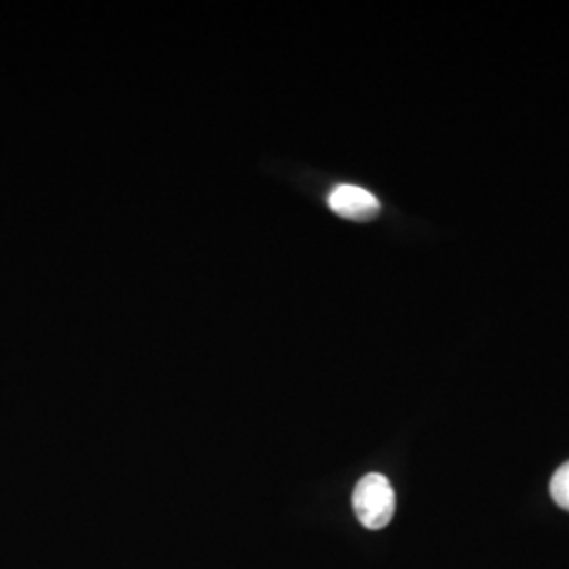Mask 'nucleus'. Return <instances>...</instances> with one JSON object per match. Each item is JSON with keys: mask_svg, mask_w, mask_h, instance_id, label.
Segmentation results:
<instances>
[{"mask_svg": "<svg viewBox=\"0 0 569 569\" xmlns=\"http://www.w3.org/2000/svg\"><path fill=\"white\" fill-rule=\"evenodd\" d=\"M550 496L561 509L569 510V462L559 467V470L552 475Z\"/></svg>", "mask_w": 569, "mask_h": 569, "instance_id": "3", "label": "nucleus"}, {"mask_svg": "<svg viewBox=\"0 0 569 569\" xmlns=\"http://www.w3.org/2000/svg\"><path fill=\"white\" fill-rule=\"evenodd\" d=\"M357 519L367 529L387 528L395 515V491L385 475H366L352 493Z\"/></svg>", "mask_w": 569, "mask_h": 569, "instance_id": "1", "label": "nucleus"}, {"mask_svg": "<svg viewBox=\"0 0 569 569\" xmlns=\"http://www.w3.org/2000/svg\"><path fill=\"white\" fill-rule=\"evenodd\" d=\"M327 203L333 213L348 220H371L380 213V201L361 186L340 183L331 190Z\"/></svg>", "mask_w": 569, "mask_h": 569, "instance_id": "2", "label": "nucleus"}]
</instances>
